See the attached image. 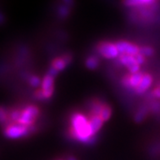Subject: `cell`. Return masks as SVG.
Masks as SVG:
<instances>
[{"instance_id":"6da1fadb","label":"cell","mask_w":160,"mask_h":160,"mask_svg":"<svg viewBox=\"0 0 160 160\" xmlns=\"http://www.w3.org/2000/svg\"><path fill=\"white\" fill-rule=\"evenodd\" d=\"M30 132L29 127L21 125L18 122H12L8 124L3 131L5 137L10 139H19L27 136Z\"/></svg>"},{"instance_id":"9a60e30c","label":"cell","mask_w":160,"mask_h":160,"mask_svg":"<svg viewBox=\"0 0 160 160\" xmlns=\"http://www.w3.org/2000/svg\"><path fill=\"white\" fill-rule=\"evenodd\" d=\"M8 113L5 108L0 106V124L5 125L8 122Z\"/></svg>"},{"instance_id":"4fadbf2b","label":"cell","mask_w":160,"mask_h":160,"mask_svg":"<svg viewBox=\"0 0 160 160\" xmlns=\"http://www.w3.org/2000/svg\"><path fill=\"white\" fill-rule=\"evenodd\" d=\"M112 111H111V108L109 106V105H104L103 109L101 110V114H100V117L102 120H103L104 122L105 121H108V120L110 119V116H111Z\"/></svg>"},{"instance_id":"cb8c5ba5","label":"cell","mask_w":160,"mask_h":160,"mask_svg":"<svg viewBox=\"0 0 160 160\" xmlns=\"http://www.w3.org/2000/svg\"><path fill=\"white\" fill-rule=\"evenodd\" d=\"M68 160H77V159H76V158H74V157H69Z\"/></svg>"},{"instance_id":"7a4b0ae2","label":"cell","mask_w":160,"mask_h":160,"mask_svg":"<svg viewBox=\"0 0 160 160\" xmlns=\"http://www.w3.org/2000/svg\"><path fill=\"white\" fill-rule=\"evenodd\" d=\"M39 114V110L35 105H28L21 111V117L18 120V123L24 126H33L34 120L38 117ZM12 123V122H11Z\"/></svg>"},{"instance_id":"9c48e42d","label":"cell","mask_w":160,"mask_h":160,"mask_svg":"<svg viewBox=\"0 0 160 160\" xmlns=\"http://www.w3.org/2000/svg\"><path fill=\"white\" fill-rule=\"evenodd\" d=\"M70 61H71V57L68 55L65 56L62 58H57L53 61L52 67L55 68L57 71H61L67 66L68 64H70Z\"/></svg>"},{"instance_id":"ac0fdd59","label":"cell","mask_w":160,"mask_h":160,"mask_svg":"<svg viewBox=\"0 0 160 160\" xmlns=\"http://www.w3.org/2000/svg\"><path fill=\"white\" fill-rule=\"evenodd\" d=\"M30 83L33 87H38L41 83V82H40L39 78L36 77V76H33L30 78Z\"/></svg>"},{"instance_id":"52a82bcc","label":"cell","mask_w":160,"mask_h":160,"mask_svg":"<svg viewBox=\"0 0 160 160\" xmlns=\"http://www.w3.org/2000/svg\"><path fill=\"white\" fill-rule=\"evenodd\" d=\"M152 82H153V78L152 76L149 74H145L143 76V78L141 80V83L139 84V86L137 87V88L135 89L136 92H137L138 94H142L145 92H146V90L150 88V87L151 86Z\"/></svg>"},{"instance_id":"8fae6325","label":"cell","mask_w":160,"mask_h":160,"mask_svg":"<svg viewBox=\"0 0 160 160\" xmlns=\"http://www.w3.org/2000/svg\"><path fill=\"white\" fill-rule=\"evenodd\" d=\"M154 1H143V0H134V1H127L124 2V4H126L127 6L128 7H137V8H142V5L143 7L146 8L147 5H151L154 4Z\"/></svg>"},{"instance_id":"ffe728a7","label":"cell","mask_w":160,"mask_h":160,"mask_svg":"<svg viewBox=\"0 0 160 160\" xmlns=\"http://www.w3.org/2000/svg\"><path fill=\"white\" fill-rule=\"evenodd\" d=\"M135 59L137 61V63L139 64L140 65L145 63V58L143 55H141V53H138L137 56H135Z\"/></svg>"},{"instance_id":"44dd1931","label":"cell","mask_w":160,"mask_h":160,"mask_svg":"<svg viewBox=\"0 0 160 160\" xmlns=\"http://www.w3.org/2000/svg\"><path fill=\"white\" fill-rule=\"evenodd\" d=\"M58 72H59V71H57L55 68L51 67L50 69H49L48 74V75H50V76H52V77H53V78H55L56 76L58 74Z\"/></svg>"},{"instance_id":"8992f818","label":"cell","mask_w":160,"mask_h":160,"mask_svg":"<svg viewBox=\"0 0 160 160\" xmlns=\"http://www.w3.org/2000/svg\"><path fill=\"white\" fill-rule=\"evenodd\" d=\"M42 92L44 99L50 98L54 91V78L47 74L42 81Z\"/></svg>"},{"instance_id":"3957f363","label":"cell","mask_w":160,"mask_h":160,"mask_svg":"<svg viewBox=\"0 0 160 160\" xmlns=\"http://www.w3.org/2000/svg\"><path fill=\"white\" fill-rule=\"evenodd\" d=\"M97 50L100 55L106 59H114L116 57H119V52H118L117 47L112 42H101L97 47Z\"/></svg>"},{"instance_id":"484cf974","label":"cell","mask_w":160,"mask_h":160,"mask_svg":"<svg viewBox=\"0 0 160 160\" xmlns=\"http://www.w3.org/2000/svg\"><path fill=\"white\" fill-rule=\"evenodd\" d=\"M60 160H61V159H60Z\"/></svg>"},{"instance_id":"ba28073f","label":"cell","mask_w":160,"mask_h":160,"mask_svg":"<svg viewBox=\"0 0 160 160\" xmlns=\"http://www.w3.org/2000/svg\"><path fill=\"white\" fill-rule=\"evenodd\" d=\"M89 123H90L93 136H96V134L99 132L100 129L103 126L104 121L101 119L100 116H92L89 119Z\"/></svg>"},{"instance_id":"d4e9b609","label":"cell","mask_w":160,"mask_h":160,"mask_svg":"<svg viewBox=\"0 0 160 160\" xmlns=\"http://www.w3.org/2000/svg\"><path fill=\"white\" fill-rule=\"evenodd\" d=\"M2 21V17H1V16H0V22H1V21Z\"/></svg>"},{"instance_id":"7402d4cb","label":"cell","mask_w":160,"mask_h":160,"mask_svg":"<svg viewBox=\"0 0 160 160\" xmlns=\"http://www.w3.org/2000/svg\"><path fill=\"white\" fill-rule=\"evenodd\" d=\"M35 97L39 100H44V97H43V95H42V90L37 91V92H35Z\"/></svg>"},{"instance_id":"603a6c76","label":"cell","mask_w":160,"mask_h":160,"mask_svg":"<svg viewBox=\"0 0 160 160\" xmlns=\"http://www.w3.org/2000/svg\"><path fill=\"white\" fill-rule=\"evenodd\" d=\"M153 95L155 97H157V98H160V87L158 88H156L155 90L153 92Z\"/></svg>"},{"instance_id":"7c38bea8","label":"cell","mask_w":160,"mask_h":160,"mask_svg":"<svg viewBox=\"0 0 160 160\" xmlns=\"http://www.w3.org/2000/svg\"><path fill=\"white\" fill-rule=\"evenodd\" d=\"M85 64H86V66L88 68L89 70H95L99 65V61H98V59L97 57H94V56H92V57H88L86 60Z\"/></svg>"},{"instance_id":"d6986e66","label":"cell","mask_w":160,"mask_h":160,"mask_svg":"<svg viewBox=\"0 0 160 160\" xmlns=\"http://www.w3.org/2000/svg\"><path fill=\"white\" fill-rule=\"evenodd\" d=\"M145 110H140L138 113L137 114V115H136L135 117V119L137 122H141V121H142V119L144 118V117H145Z\"/></svg>"},{"instance_id":"277c9868","label":"cell","mask_w":160,"mask_h":160,"mask_svg":"<svg viewBox=\"0 0 160 160\" xmlns=\"http://www.w3.org/2000/svg\"><path fill=\"white\" fill-rule=\"evenodd\" d=\"M119 55H128L135 57L140 53V48L137 45L127 41H118L115 43Z\"/></svg>"},{"instance_id":"5b68a950","label":"cell","mask_w":160,"mask_h":160,"mask_svg":"<svg viewBox=\"0 0 160 160\" xmlns=\"http://www.w3.org/2000/svg\"><path fill=\"white\" fill-rule=\"evenodd\" d=\"M118 61L129 70L131 74H136L140 71V65L136 61L135 57L128 55H119Z\"/></svg>"},{"instance_id":"2e32d148","label":"cell","mask_w":160,"mask_h":160,"mask_svg":"<svg viewBox=\"0 0 160 160\" xmlns=\"http://www.w3.org/2000/svg\"><path fill=\"white\" fill-rule=\"evenodd\" d=\"M154 51L152 48L150 47H143L140 48V53L141 55H143L144 57H151L154 54Z\"/></svg>"},{"instance_id":"5bb4252c","label":"cell","mask_w":160,"mask_h":160,"mask_svg":"<svg viewBox=\"0 0 160 160\" xmlns=\"http://www.w3.org/2000/svg\"><path fill=\"white\" fill-rule=\"evenodd\" d=\"M104 105H102V104L98 103V102L93 104L92 106V109H91V110H92L91 111L92 112V116H99L101 110L103 109Z\"/></svg>"},{"instance_id":"e0dca14e","label":"cell","mask_w":160,"mask_h":160,"mask_svg":"<svg viewBox=\"0 0 160 160\" xmlns=\"http://www.w3.org/2000/svg\"><path fill=\"white\" fill-rule=\"evenodd\" d=\"M70 11L66 6H61L59 9V14L61 17H65L69 14Z\"/></svg>"},{"instance_id":"30bf717a","label":"cell","mask_w":160,"mask_h":160,"mask_svg":"<svg viewBox=\"0 0 160 160\" xmlns=\"http://www.w3.org/2000/svg\"><path fill=\"white\" fill-rule=\"evenodd\" d=\"M144 74L142 72L139 71L136 73V74H131L129 76V83H130V88H137V87L139 86V84L141 83V80L143 78Z\"/></svg>"}]
</instances>
